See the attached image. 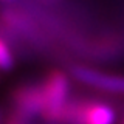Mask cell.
<instances>
[{
	"mask_svg": "<svg viewBox=\"0 0 124 124\" xmlns=\"http://www.w3.org/2000/svg\"><path fill=\"white\" fill-rule=\"evenodd\" d=\"M42 93H44V110L42 116L45 121L61 123L65 106L68 104L70 81L65 73L59 70L50 71L42 81Z\"/></svg>",
	"mask_w": 124,
	"mask_h": 124,
	"instance_id": "1",
	"label": "cell"
},
{
	"mask_svg": "<svg viewBox=\"0 0 124 124\" xmlns=\"http://www.w3.org/2000/svg\"><path fill=\"white\" fill-rule=\"evenodd\" d=\"M64 124H113V108L102 102L68 101L65 106L62 121Z\"/></svg>",
	"mask_w": 124,
	"mask_h": 124,
	"instance_id": "2",
	"label": "cell"
},
{
	"mask_svg": "<svg viewBox=\"0 0 124 124\" xmlns=\"http://www.w3.org/2000/svg\"><path fill=\"white\" fill-rule=\"evenodd\" d=\"M13 110L33 121L44 110V93L42 84H22L11 93Z\"/></svg>",
	"mask_w": 124,
	"mask_h": 124,
	"instance_id": "3",
	"label": "cell"
},
{
	"mask_svg": "<svg viewBox=\"0 0 124 124\" xmlns=\"http://www.w3.org/2000/svg\"><path fill=\"white\" fill-rule=\"evenodd\" d=\"M71 76L76 81H79L81 84L90 85V87H95L98 90L124 95V76L107 75V73L93 70L90 67H84V65H73Z\"/></svg>",
	"mask_w": 124,
	"mask_h": 124,
	"instance_id": "4",
	"label": "cell"
},
{
	"mask_svg": "<svg viewBox=\"0 0 124 124\" xmlns=\"http://www.w3.org/2000/svg\"><path fill=\"white\" fill-rule=\"evenodd\" d=\"M14 68V54L3 37H0V71H9Z\"/></svg>",
	"mask_w": 124,
	"mask_h": 124,
	"instance_id": "5",
	"label": "cell"
},
{
	"mask_svg": "<svg viewBox=\"0 0 124 124\" xmlns=\"http://www.w3.org/2000/svg\"><path fill=\"white\" fill-rule=\"evenodd\" d=\"M3 124H31V119L25 118L23 115H20L16 110H11L9 115L3 119Z\"/></svg>",
	"mask_w": 124,
	"mask_h": 124,
	"instance_id": "6",
	"label": "cell"
},
{
	"mask_svg": "<svg viewBox=\"0 0 124 124\" xmlns=\"http://www.w3.org/2000/svg\"><path fill=\"white\" fill-rule=\"evenodd\" d=\"M0 124H3V112L0 110Z\"/></svg>",
	"mask_w": 124,
	"mask_h": 124,
	"instance_id": "7",
	"label": "cell"
},
{
	"mask_svg": "<svg viewBox=\"0 0 124 124\" xmlns=\"http://www.w3.org/2000/svg\"><path fill=\"white\" fill-rule=\"evenodd\" d=\"M0 2H13V0H0Z\"/></svg>",
	"mask_w": 124,
	"mask_h": 124,
	"instance_id": "8",
	"label": "cell"
}]
</instances>
